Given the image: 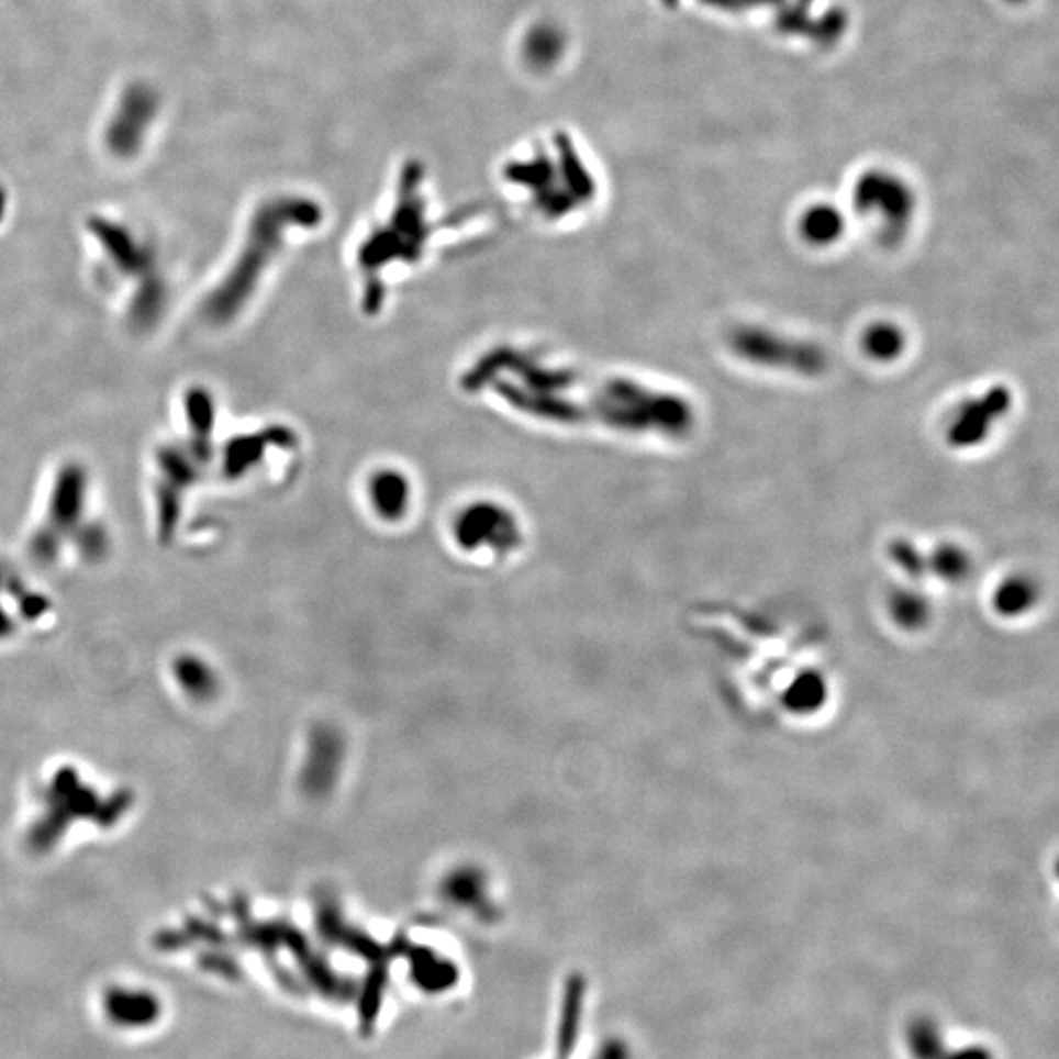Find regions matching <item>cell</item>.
<instances>
[{"label": "cell", "instance_id": "obj_4", "mask_svg": "<svg viewBox=\"0 0 1059 1059\" xmlns=\"http://www.w3.org/2000/svg\"><path fill=\"white\" fill-rule=\"evenodd\" d=\"M841 228H844V222H841L840 214L834 209H828V207H821V209L806 212L803 224H801L804 238L809 239L811 244H818V246L832 244L834 239H838Z\"/></svg>", "mask_w": 1059, "mask_h": 1059}, {"label": "cell", "instance_id": "obj_1", "mask_svg": "<svg viewBox=\"0 0 1059 1059\" xmlns=\"http://www.w3.org/2000/svg\"><path fill=\"white\" fill-rule=\"evenodd\" d=\"M731 347L749 364L776 367L794 374L821 375L828 366L822 347L803 339L787 338L768 328L742 326L732 332Z\"/></svg>", "mask_w": 1059, "mask_h": 1059}, {"label": "cell", "instance_id": "obj_5", "mask_svg": "<svg viewBox=\"0 0 1059 1059\" xmlns=\"http://www.w3.org/2000/svg\"><path fill=\"white\" fill-rule=\"evenodd\" d=\"M863 347L869 356L876 357L879 361H891L903 354V332L893 324H876L866 332Z\"/></svg>", "mask_w": 1059, "mask_h": 1059}, {"label": "cell", "instance_id": "obj_2", "mask_svg": "<svg viewBox=\"0 0 1059 1059\" xmlns=\"http://www.w3.org/2000/svg\"><path fill=\"white\" fill-rule=\"evenodd\" d=\"M1013 404V394L1006 387H993L983 397L968 402L948 430V442L956 448H973L986 438L993 422L1003 419Z\"/></svg>", "mask_w": 1059, "mask_h": 1059}, {"label": "cell", "instance_id": "obj_3", "mask_svg": "<svg viewBox=\"0 0 1059 1059\" xmlns=\"http://www.w3.org/2000/svg\"><path fill=\"white\" fill-rule=\"evenodd\" d=\"M859 202H861L863 207H868V209L873 207L876 211L883 212L885 219L889 220L896 230L903 228L904 222L908 219V212H911V202L906 199V192L901 191V187H895V185L885 187V185L869 181V183L866 185V187H861V191H859Z\"/></svg>", "mask_w": 1059, "mask_h": 1059}]
</instances>
